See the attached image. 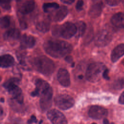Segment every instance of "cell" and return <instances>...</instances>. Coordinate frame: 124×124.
Returning <instances> with one entry per match:
<instances>
[{"label":"cell","mask_w":124,"mask_h":124,"mask_svg":"<svg viewBox=\"0 0 124 124\" xmlns=\"http://www.w3.org/2000/svg\"><path fill=\"white\" fill-rule=\"evenodd\" d=\"M43 48L47 54L56 58L65 56L73 49L72 46L69 43L57 39L46 40L43 44Z\"/></svg>","instance_id":"cell-1"},{"label":"cell","mask_w":124,"mask_h":124,"mask_svg":"<svg viewBox=\"0 0 124 124\" xmlns=\"http://www.w3.org/2000/svg\"><path fill=\"white\" fill-rule=\"evenodd\" d=\"M32 63L36 71L46 76L51 75L55 69L53 62L45 56L41 55L35 57Z\"/></svg>","instance_id":"cell-2"},{"label":"cell","mask_w":124,"mask_h":124,"mask_svg":"<svg viewBox=\"0 0 124 124\" xmlns=\"http://www.w3.org/2000/svg\"><path fill=\"white\" fill-rule=\"evenodd\" d=\"M77 30L75 24L66 22L61 25L54 26L52 29V33L55 36L69 39L76 34Z\"/></svg>","instance_id":"cell-3"},{"label":"cell","mask_w":124,"mask_h":124,"mask_svg":"<svg viewBox=\"0 0 124 124\" xmlns=\"http://www.w3.org/2000/svg\"><path fill=\"white\" fill-rule=\"evenodd\" d=\"M106 69L105 65L101 62L91 63L88 66L85 77L87 80L91 82L98 81L103 77L104 71Z\"/></svg>","instance_id":"cell-4"},{"label":"cell","mask_w":124,"mask_h":124,"mask_svg":"<svg viewBox=\"0 0 124 124\" xmlns=\"http://www.w3.org/2000/svg\"><path fill=\"white\" fill-rule=\"evenodd\" d=\"M19 79L17 78H10L3 83V87L13 97V99H17L22 97V90L18 86Z\"/></svg>","instance_id":"cell-5"},{"label":"cell","mask_w":124,"mask_h":124,"mask_svg":"<svg viewBox=\"0 0 124 124\" xmlns=\"http://www.w3.org/2000/svg\"><path fill=\"white\" fill-rule=\"evenodd\" d=\"M54 102L55 105L61 109L66 110L74 106L75 100L71 96L62 94L57 95L54 99Z\"/></svg>","instance_id":"cell-6"},{"label":"cell","mask_w":124,"mask_h":124,"mask_svg":"<svg viewBox=\"0 0 124 124\" xmlns=\"http://www.w3.org/2000/svg\"><path fill=\"white\" fill-rule=\"evenodd\" d=\"M112 37L113 35L111 31L107 29L102 30L95 37V44L98 46H105L111 41Z\"/></svg>","instance_id":"cell-7"},{"label":"cell","mask_w":124,"mask_h":124,"mask_svg":"<svg viewBox=\"0 0 124 124\" xmlns=\"http://www.w3.org/2000/svg\"><path fill=\"white\" fill-rule=\"evenodd\" d=\"M53 90L50 87L40 95V106L43 111L47 110L51 106Z\"/></svg>","instance_id":"cell-8"},{"label":"cell","mask_w":124,"mask_h":124,"mask_svg":"<svg viewBox=\"0 0 124 124\" xmlns=\"http://www.w3.org/2000/svg\"><path fill=\"white\" fill-rule=\"evenodd\" d=\"M47 117L53 124H67V121L61 111L56 109L48 111Z\"/></svg>","instance_id":"cell-9"},{"label":"cell","mask_w":124,"mask_h":124,"mask_svg":"<svg viewBox=\"0 0 124 124\" xmlns=\"http://www.w3.org/2000/svg\"><path fill=\"white\" fill-rule=\"evenodd\" d=\"M108 114V112L106 108L97 105L91 106L88 111L89 116L94 119H104L107 116Z\"/></svg>","instance_id":"cell-10"},{"label":"cell","mask_w":124,"mask_h":124,"mask_svg":"<svg viewBox=\"0 0 124 124\" xmlns=\"http://www.w3.org/2000/svg\"><path fill=\"white\" fill-rule=\"evenodd\" d=\"M35 90L31 93V95L33 97L40 96L44 92L50 87V85L46 81L40 78L35 80Z\"/></svg>","instance_id":"cell-11"},{"label":"cell","mask_w":124,"mask_h":124,"mask_svg":"<svg viewBox=\"0 0 124 124\" xmlns=\"http://www.w3.org/2000/svg\"><path fill=\"white\" fill-rule=\"evenodd\" d=\"M68 10L65 6L62 5L56 11L51 13L48 16L51 19L55 22H58L62 20L67 15Z\"/></svg>","instance_id":"cell-12"},{"label":"cell","mask_w":124,"mask_h":124,"mask_svg":"<svg viewBox=\"0 0 124 124\" xmlns=\"http://www.w3.org/2000/svg\"><path fill=\"white\" fill-rule=\"evenodd\" d=\"M35 38L31 35L23 34L20 38V46L22 49L32 47L35 44Z\"/></svg>","instance_id":"cell-13"},{"label":"cell","mask_w":124,"mask_h":124,"mask_svg":"<svg viewBox=\"0 0 124 124\" xmlns=\"http://www.w3.org/2000/svg\"><path fill=\"white\" fill-rule=\"evenodd\" d=\"M57 78L61 85L68 87L70 85V75L68 71L64 68H60L57 73Z\"/></svg>","instance_id":"cell-14"},{"label":"cell","mask_w":124,"mask_h":124,"mask_svg":"<svg viewBox=\"0 0 124 124\" xmlns=\"http://www.w3.org/2000/svg\"><path fill=\"white\" fill-rule=\"evenodd\" d=\"M50 18L49 16L43 17L39 19L35 24V27L37 30L42 32L48 31L50 27Z\"/></svg>","instance_id":"cell-15"},{"label":"cell","mask_w":124,"mask_h":124,"mask_svg":"<svg viewBox=\"0 0 124 124\" xmlns=\"http://www.w3.org/2000/svg\"><path fill=\"white\" fill-rule=\"evenodd\" d=\"M103 7L102 1H97L92 4L89 11V15L92 18H96L101 14Z\"/></svg>","instance_id":"cell-16"},{"label":"cell","mask_w":124,"mask_h":124,"mask_svg":"<svg viewBox=\"0 0 124 124\" xmlns=\"http://www.w3.org/2000/svg\"><path fill=\"white\" fill-rule=\"evenodd\" d=\"M123 55H124V44H121L112 50L111 53V60L112 62H115Z\"/></svg>","instance_id":"cell-17"},{"label":"cell","mask_w":124,"mask_h":124,"mask_svg":"<svg viewBox=\"0 0 124 124\" xmlns=\"http://www.w3.org/2000/svg\"><path fill=\"white\" fill-rule=\"evenodd\" d=\"M20 36L19 30L16 28H12L7 30L3 35V38L7 41L15 40L18 39Z\"/></svg>","instance_id":"cell-18"},{"label":"cell","mask_w":124,"mask_h":124,"mask_svg":"<svg viewBox=\"0 0 124 124\" xmlns=\"http://www.w3.org/2000/svg\"><path fill=\"white\" fill-rule=\"evenodd\" d=\"M111 22L117 28H124V13L119 12L114 14L111 18Z\"/></svg>","instance_id":"cell-19"},{"label":"cell","mask_w":124,"mask_h":124,"mask_svg":"<svg viewBox=\"0 0 124 124\" xmlns=\"http://www.w3.org/2000/svg\"><path fill=\"white\" fill-rule=\"evenodd\" d=\"M35 3L33 0H27L23 2L19 8V12L23 14L31 12L35 8Z\"/></svg>","instance_id":"cell-20"},{"label":"cell","mask_w":124,"mask_h":124,"mask_svg":"<svg viewBox=\"0 0 124 124\" xmlns=\"http://www.w3.org/2000/svg\"><path fill=\"white\" fill-rule=\"evenodd\" d=\"M15 62L14 57L10 54H5L0 57V66L2 68H8L12 66Z\"/></svg>","instance_id":"cell-21"},{"label":"cell","mask_w":124,"mask_h":124,"mask_svg":"<svg viewBox=\"0 0 124 124\" xmlns=\"http://www.w3.org/2000/svg\"><path fill=\"white\" fill-rule=\"evenodd\" d=\"M59 4L56 2H46L43 5V9L46 13H52L60 8Z\"/></svg>","instance_id":"cell-22"},{"label":"cell","mask_w":124,"mask_h":124,"mask_svg":"<svg viewBox=\"0 0 124 124\" xmlns=\"http://www.w3.org/2000/svg\"><path fill=\"white\" fill-rule=\"evenodd\" d=\"M76 27H77V37H80L83 35L85 33L86 28V24L82 21H78L76 23Z\"/></svg>","instance_id":"cell-23"},{"label":"cell","mask_w":124,"mask_h":124,"mask_svg":"<svg viewBox=\"0 0 124 124\" xmlns=\"http://www.w3.org/2000/svg\"><path fill=\"white\" fill-rule=\"evenodd\" d=\"M10 24V17L8 16H5L1 17L0 20V27L2 28H6Z\"/></svg>","instance_id":"cell-24"},{"label":"cell","mask_w":124,"mask_h":124,"mask_svg":"<svg viewBox=\"0 0 124 124\" xmlns=\"http://www.w3.org/2000/svg\"><path fill=\"white\" fill-rule=\"evenodd\" d=\"M113 87L115 89L120 90L124 87V79L119 78L116 80L113 84Z\"/></svg>","instance_id":"cell-25"},{"label":"cell","mask_w":124,"mask_h":124,"mask_svg":"<svg viewBox=\"0 0 124 124\" xmlns=\"http://www.w3.org/2000/svg\"><path fill=\"white\" fill-rule=\"evenodd\" d=\"M1 7L6 10H8L11 9L10 1H1L0 2Z\"/></svg>","instance_id":"cell-26"},{"label":"cell","mask_w":124,"mask_h":124,"mask_svg":"<svg viewBox=\"0 0 124 124\" xmlns=\"http://www.w3.org/2000/svg\"><path fill=\"white\" fill-rule=\"evenodd\" d=\"M106 2L108 5L111 6H114L118 5L119 4L120 1L118 0H106Z\"/></svg>","instance_id":"cell-27"},{"label":"cell","mask_w":124,"mask_h":124,"mask_svg":"<svg viewBox=\"0 0 124 124\" xmlns=\"http://www.w3.org/2000/svg\"><path fill=\"white\" fill-rule=\"evenodd\" d=\"M83 1L82 0H78L77 1V4L76 5V8L78 11H80L82 9V7L83 5Z\"/></svg>","instance_id":"cell-28"},{"label":"cell","mask_w":124,"mask_h":124,"mask_svg":"<svg viewBox=\"0 0 124 124\" xmlns=\"http://www.w3.org/2000/svg\"><path fill=\"white\" fill-rule=\"evenodd\" d=\"M20 28L22 29H25L27 28V23L24 21V20H21V21H20Z\"/></svg>","instance_id":"cell-29"},{"label":"cell","mask_w":124,"mask_h":124,"mask_svg":"<svg viewBox=\"0 0 124 124\" xmlns=\"http://www.w3.org/2000/svg\"><path fill=\"white\" fill-rule=\"evenodd\" d=\"M37 122V119L36 118V117L34 115H32L30 118V119H29L28 121V123L29 124H32L33 123H36Z\"/></svg>","instance_id":"cell-30"},{"label":"cell","mask_w":124,"mask_h":124,"mask_svg":"<svg viewBox=\"0 0 124 124\" xmlns=\"http://www.w3.org/2000/svg\"><path fill=\"white\" fill-rule=\"evenodd\" d=\"M108 70L106 68L105 70V71H104V73H103V77L107 80H108V79H109V78L108 76Z\"/></svg>","instance_id":"cell-31"},{"label":"cell","mask_w":124,"mask_h":124,"mask_svg":"<svg viewBox=\"0 0 124 124\" xmlns=\"http://www.w3.org/2000/svg\"><path fill=\"white\" fill-rule=\"evenodd\" d=\"M119 103L121 104L124 105V91L120 96V97L119 98Z\"/></svg>","instance_id":"cell-32"},{"label":"cell","mask_w":124,"mask_h":124,"mask_svg":"<svg viewBox=\"0 0 124 124\" xmlns=\"http://www.w3.org/2000/svg\"><path fill=\"white\" fill-rule=\"evenodd\" d=\"M65 60L68 63H74L73 62V58L71 56H67L65 57Z\"/></svg>","instance_id":"cell-33"},{"label":"cell","mask_w":124,"mask_h":124,"mask_svg":"<svg viewBox=\"0 0 124 124\" xmlns=\"http://www.w3.org/2000/svg\"><path fill=\"white\" fill-rule=\"evenodd\" d=\"M61 1L64 3L68 4H71L72 3L74 2V0H61Z\"/></svg>","instance_id":"cell-34"},{"label":"cell","mask_w":124,"mask_h":124,"mask_svg":"<svg viewBox=\"0 0 124 124\" xmlns=\"http://www.w3.org/2000/svg\"><path fill=\"white\" fill-rule=\"evenodd\" d=\"M103 124H110L109 123L108 120L107 118H104L103 120ZM111 124H113V123H112Z\"/></svg>","instance_id":"cell-35"},{"label":"cell","mask_w":124,"mask_h":124,"mask_svg":"<svg viewBox=\"0 0 124 124\" xmlns=\"http://www.w3.org/2000/svg\"><path fill=\"white\" fill-rule=\"evenodd\" d=\"M83 78V76L82 75H78V78L80 79H82Z\"/></svg>","instance_id":"cell-36"},{"label":"cell","mask_w":124,"mask_h":124,"mask_svg":"<svg viewBox=\"0 0 124 124\" xmlns=\"http://www.w3.org/2000/svg\"><path fill=\"white\" fill-rule=\"evenodd\" d=\"M2 112H3V109H2V107H0V115H1L2 114Z\"/></svg>","instance_id":"cell-37"},{"label":"cell","mask_w":124,"mask_h":124,"mask_svg":"<svg viewBox=\"0 0 124 124\" xmlns=\"http://www.w3.org/2000/svg\"><path fill=\"white\" fill-rule=\"evenodd\" d=\"M0 100H1V102H4V98H3L2 97L1 98Z\"/></svg>","instance_id":"cell-38"},{"label":"cell","mask_w":124,"mask_h":124,"mask_svg":"<svg viewBox=\"0 0 124 124\" xmlns=\"http://www.w3.org/2000/svg\"><path fill=\"white\" fill-rule=\"evenodd\" d=\"M122 3H123V5H124V0H123V1H122Z\"/></svg>","instance_id":"cell-39"},{"label":"cell","mask_w":124,"mask_h":124,"mask_svg":"<svg viewBox=\"0 0 124 124\" xmlns=\"http://www.w3.org/2000/svg\"><path fill=\"white\" fill-rule=\"evenodd\" d=\"M96 124V123H92V124Z\"/></svg>","instance_id":"cell-40"},{"label":"cell","mask_w":124,"mask_h":124,"mask_svg":"<svg viewBox=\"0 0 124 124\" xmlns=\"http://www.w3.org/2000/svg\"><path fill=\"white\" fill-rule=\"evenodd\" d=\"M123 63H124V60L123 61Z\"/></svg>","instance_id":"cell-41"},{"label":"cell","mask_w":124,"mask_h":124,"mask_svg":"<svg viewBox=\"0 0 124 124\" xmlns=\"http://www.w3.org/2000/svg\"></svg>","instance_id":"cell-42"}]
</instances>
